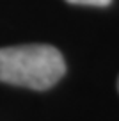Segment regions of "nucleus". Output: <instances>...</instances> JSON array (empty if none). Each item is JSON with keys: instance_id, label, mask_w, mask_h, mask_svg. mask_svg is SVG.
Returning <instances> with one entry per match:
<instances>
[{"instance_id": "f03ea898", "label": "nucleus", "mask_w": 119, "mask_h": 121, "mask_svg": "<svg viewBox=\"0 0 119 121\" xmlns=\"http://www.w3.org/2000/svg\"><path fill=\"white\" fill-rule=\"evenodd\" d=\"M71 4H78V5H108L110 0H68Z\"/></svg>"}, {"instance_id": "f257e3e1", "label": "nucleus", "mask_w": 119, "mask_h": 121, "mask_svg": "<svg viewBox=\"0 0 119 121\" xmlns=\"http://www.w3.org/2000/svg\"><path fill=\"white\" fill-rule=\"evenodd\" d=\"M64 71L62 55L50 45L0 48V82L41 91L57 84Z\"/></svg>"}, {"instance_id": "7ed1b4c3", "label": "nucleus", "mask_w": 119, "mask_h": 121, "mask_svg": "<svg viewBox=\"0 0 119 121\" xmlns=\"http://www.w3.org/2000/svg\"><path fill=\"white\" fill-rule=\"evenodd\" d=\"M117 87H119V82H117Z\"/></svg>"}]
</instances>
